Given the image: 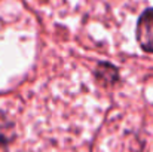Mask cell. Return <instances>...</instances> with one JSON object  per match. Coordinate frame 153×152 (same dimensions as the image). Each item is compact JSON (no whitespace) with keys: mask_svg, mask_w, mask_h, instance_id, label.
<instances>
[{"mask_svg":"<svg viewBox=\"0 0 153 152\" xmlns=\"http://www.w3.org/2000/svg\"><path fill=\"white\" fill-rule=\"evenodd\" d=\"M135 37L141 49L153 54V7L146 9L140 15L135 27Z\"/></svg>","mask_w":153,"mask_h":152,"instance_id":"cell-1","label":"cell"},{"mask_svg":"<svg viewBox=\"0 0 153 152\" xmlns=\"http://www.w3.org/2000/svg\"><path fill=\"white\" fill-rule=\"evenodd\" d=\"M13 137H15V128L12 121L3 112H0V146H6L9 142H12Z\"/></svg>","mask_w":153,"mask_h":152,"instance_id":"cell-2","label":"cell"},{"mask_svg":"<svg viewBox=\"0 0 153 152\" xmlns=\"http://www.w3.org/2000/svg\"><path fill=\"white\" fill-rule=\"evenodd\" d=\"M97 76L105 84H113L117 79V69L108 63H101L97 69Z\"/></svg>","mask_w":153,"mask_h":152,"instance_id":"cell-3","label":"cell"}]
</instances>
